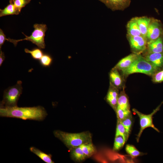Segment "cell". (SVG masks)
<instances>
[{"label": "cell", "mask_w": 163, "mask_h": 163, "mask_svg": "<svg viewBox=\"0 0 163 163\" xmlns=\"http://www.w3.org/2000/svg\"><path fill=\"white\" fill-rule=\"evenodd\" d=\"M131 49L133 53L139 55L146 50L147 41L142 35L132 36L127 35Z\"/></svg>", "instance_id": "7"}, {"label": "cell", "mask_w": 163, "mask_h": 163, "mask_svg": "<svg viewBox=\"0 0 163 163\" xmlns=\"http://www.w3.org/2000/svg\"><path fill=\"white\" fill-rule=\"evenodd\" d=\"M55 136L61 140L69 149L91 142V134L88 132L70 133L59 130L53 132Z\"/></svg>", "instance_id": "2"}, {"label": "cell", "mask_w": 163, "mask_h": 163, "mask_svg": "<svg viewBox=\"0 0 163 163\" xmlns=\"http://www.w3.org/2000/svg\"><path fill=\"white\" fill-rule=\"evenodd\" d=\"M71 150L72 157L76 161L83 160L87 157L80 146L74 148Z\"/></svg>", "instance_id": "20"}, {"label": "cell", "mask_w": 163, "mask_h": 163, "mask_svg": "<svg viewBox=\"0 0 163 163\" xmlns=\"http://www.w3.org/2000/svg\"><path fill=\"white\" fill-rule=\"evenodd\" d=\"M15 6L20 11L21 9L26 5L28 4L31 0H12Z\"/></svg>", "instance_id": "29"}, {"label": "cell", "mask_w": 163, "mask_h": 163, "mask_svg": "<svg viewBox=\"0 0 163 163\" xmlns=\"http://www.w3.org/2000/svg\"><path fill=\"white\" fill-rule=\"evenodd\" d=\"M39 48H35L31 50L25 48L24 51L30 54L32 57L36 60H39L43 54V51Z\"/></svg>", "instance_id": "23"}, {"label": "cell", "mask_w": 163, "mask_h": 163, "mask_svg": "<svg viewBox=\"0 0 163 163\" xmlns=\"http://www.w3.org/2000/svg\"><path fill=\"white\" fill-rule=\"evenodd\" d=\"M5 59V56L4 52L0 50V66H1Z\"/></svg>", "instance_id": "32"}, {"label": "cell", "mask_w": 163, "mask_h": 163, "mask_svg": "<svg viewBox=\"0 0 163 163\" xmlns=\"http://www.w3.org/2000/svg\"><path fill=\"white\" fill-rule=\"evenodd\" d=\"M117 107L124 110L130 111L128 97L124 90L119 95Z\"/></svg>", "instance_id": "17"}, {"label": "cell", "mask_w": 163, "mask_h": 163, "mask_svg": "<svg viewBox=\"0 0 163 163\" xmlns=\"http://www.w3.org/2000/svg\"><path fill=\"white\" fill-rule=\"evenodd\" d=\"M116 112L117 113V120L122 121L131 114V111L123 110L117 107Z\"/></svg>", "instance_id": "27"}, {"label": "cell", "mask_w": 163, "mask_h": 163, "mask_svg": "<svg viewBox=\"0 0 163 163\" xmlns=\"http://www.w3.org/2000/svg\"><path fill=\"white\" fill-rule=\"evenodd\" d=\"M144 57L158 70L163 67V52L147 53Z\"/></svg>", "instance_id": "11"}, {"label": "cell", "mask_w": 163, "mask_h": 163, "mask_svg": "<svg viewBox=\"0 0 163 163\" xmlns=\"http://www.w3.org/2000/svg\"><path fill=\"white\" fill-rule=\"evenodd\" d=\"M22 84L21 81H18L15 85L4 91L3 99L0 102V108L17 106L18 101L22 92Z\"/></svg>", "instance_id": "5"}, {"label": "cell", "mask_w": 163, "mask_h": 163, "mask_svg": "<svg viewBox=\"0 0 163 163\" xmlns=\"http://www.w3.org/2000/svg\"><path fill=\"white\" fill-rule=\"evenodd\" d=\"M125 150L128 154L133 157H137L142 154L134 146L131 145H126Z\"/></svg>", "instance_id": "25"}, {"label": "cell", "mask_w": 163, "mask_h": 163, "mask_svg": "<svg viewBox=\"0 0 163 163\" xmlns=\"http://www.w3.org/2000/svg\"><path fill=\"white\" fill-rule=\"evenodd\" d=\"M132 115L130 114L123 120L121 121L125 128L127 133L129 135L132 125Z\"/></svg>", "instance_id": "28"}, {"label": "cell", "mask_w": 163, "mask_h": 163, "mask_svg": "<svg viewBox=\"0 0 163 163\" xmlns=\"http://www.w3.org/2000/svg\"><path fill=\"white\" fill-rule=\"evenodd\" d=\"M162 33V28L159 21L152 19L146 37L147 42L158 38L161 36Z\"/></svg>", "instance_id": "8"}, {"label": "cell", "mask_w": 163, "mask_h": 163, "mask_svg": "<svg viewBox=\"0 0 163 163\" xmlns=\"http://www.w3.org/2000/svg\"><path fill=\"white\" fill-rule=\"evenodd\" d=\"M134 18L137 23L142 35L146 37L151 18L146 16L136 17Z\"/></svg>", "instance_id": "14"}, {"label": "cell", "mask_w": 163, "mask_h": 163, "mask_svg": "<svg viewBox=\"0 0 163 163\" xmlns=\"http://www.w3.org/2000/svg\"><path fill=\"white\" fill-rule=\"evenodd\" d=\"M104 3L108 8L113 11H123L129 7L131 0H98Z\"/></svg>", "instance_id": "9"}, {"label": "cell", "mask_w": 163, "mask_h": 163, "mask_svg": "<svg viewBox=\"0 0 163 163\" xmlns=\"http://www.w3.org/2000/svg\"><path fill=\"white\" fill-rule=\"evenodd\" d=\"M127 35L132 36L142 35L134 18H132L127 23Z\"/></svg>", "instance_id": "15"}, {"label": "cell", "mask_w": 163, "mask_h": 163, "mask_svg": "<svg viewBox=\"0 0 163 163\" xmlns=\"http://www.w3.org/2000/svg\"><path fill=\"white\" fill-rule=\"evenodd\" d=\"M147 53L163 52V37L162 36L158 38L147 42L146 49Z\"/></svg>", "instance_id": "10"}, {"label": "cell", "mask_w": 163, "mask_h": 163, "mask_svg": "<svg viewBox=\"0 0 163 163\" xmlns=\"http://www.w3.org/2000/svg\"><path fill=\"white\" fill-rule=\"evenodd\" d=\"M9 3L3 9H0V17L10 15H18L21 12L14 5L12 0H10Z\"/></svg>", "instance_id": "16"}, {"label": "cell", "mask_w": 163, "mask_h": 163, "mask_svg": "<svg viewBox=\"0 0 163 163\" xmlns=\"http://www.w3.org/2000/svg\"><path fill=\"white\" fill-rule=\"evenodd\" d=\"M5 35L1 29H0V49L4 43L5 41L6 40Z\"/></svg>", "instance_id": "31"}, {"label": "cell", "mask_w": 163, "mask_h": 163, "mask_svg": "<svg viewBox=\"0 0 163 163\" xmlns=\"http://www.w3.org/2000/svg\"><path fill=\"white\" fill-rule=\"evenodd\" d=\"M152 76V81L154 82L160 83L163 82V69L157 72Z\"/></svg>", "instance_id": "30"}, {"label": "cell", "mask_w": 163, "mask_h": 163, "mask_svg": "<svg viewBox=\"0 0 163 163\" xmlns=\"http://www.w3.org/2000/svg\"><path fill=\"white\" fill-rule=\"evenodd\" d=\"M119 135L122 136L126 141L129 136L121 121L117 120L115 136Z\"/></svg>", "instance_id": "22"}, {"label": "cell", "mask_w": 163, "mask_h": 163, "mask_svg": "<svg viewBox=\"0 0 163 163\" xmlns=\"http://www.w3.org/2000/svg\"><path fill=\"white\" fill-rule=\"evenodd\" d=\"M139 55L132 53L121 59L115 67L122 71L128 68L137 58Z\"/></svg>", "instance_id": "12"}, {"label": "cell", "mask_w": 163, "mask_h": 163, "mask_svg": "<svg viewBox=\"0 0 163 163\" xmlns=\"http://www.w3.org/2000/svg\"><path fill=\"white\" fill-rule=\"evenodd\" d=\"M39 60L40 64L42 66L44 67H48L51 64L53 59L50 55L47 53H45L43 54Z\"/></svg>", "instance_id": "26"}, {"label": "cell", "mask_w": 163, "mask_h": 163, "mask_svg": "<svg viewBox=\"0 0 163 163\" xmlns=\"http://www.w3.org/2000/svg\"><path fill=\"white\" fill-rule=\"evenodd\" d=\"M34 30L31 34L28 36L22 33L25 37L23 39L16 40L9 38H6V40L12 43L16 46L18 42L23 40H28L36 45L41 49H44L45 44L44 41L45 34L47 30L46 25L43 24H35L34 25Z\"/></svg>", "instance_id": "4"}, {"label": "cell", "mask_w": 163, "mask_h": 163, "mask_svg": "<svg viewBox=\"0 0 163 163\" xmlns=\"http://www.w3.org/2000/svg\"><path fill=\"white\" fill-rule=\"evenodd\" d=\"M158 70L147 60L140 54L133 64L128 68L122 71L125 76L136 73L145 74L152 76Z\"/></svg>", "instance_id": "3"}, {"label": "cell", "mask_w": 163, "mask_h": 163, "mask_svg": "<svg viewBox=\"0 0 163 163\" xmlns=\"http://www.w3.org/2000/svg\"><path fill=\"white\" fill-rule=\"evenodd\" d=\"M163 103V101L153 110L152 113L149 114H145L139 112L135 108L133 109L132 110L138 115L140 120V128L136 138L137 142H139V138L143 131L147 127H152L158 133L160 132L159 130L153 124L152 117L159 110L160 107Z\"/></svg>", "instance_id": "6"}, {"label": "cell", "mask_w": 163, "mask_h": 163, "mask_svg": "<svg viewBox=\"0 0 163 163\" xmlns=\"http://www.w3.org/2000/svg\"><path fill=\"white\" fill-rule=\"evenodd\" d=\"M126 141L121 136H115L113 150L114 151L119 150L123 146Z\"/></svg>", "instance_id": "24"}, {"label": "cell", "mask_w": 163, "mask_h": 163, "mask_svg": "<svg viewBox=\"0 0 163 163\" xmlns=\"http://www.w3.org/2000/svg\"><path fill=\"white\" fill-rule=\"evenodd\" d=\"M79 146L87 157L91 156L95 152V148L91 142L82 144Z\"/></svg>", "instance_id": "21"}, {"label": "cell", "mask_w": 163, "mask_h": 163, "mask_svg": "<svg viewBox=\"0 0 163 163\" xmlns=\"http://www.w3.org/2000/svg\"><path fill=\"white\" fill-rule=\"evenodd\" d=\"M117 88L113 85L110 86L106 97L107 101L115 111L117 107V101L119 95Z\"/></svg>", "instance_id": "13"}, {"label": "cell", "mask_w": 163, "mask_h": 163, "mask_svg": "<svg viewBox=\"0 0 163 163\" xmlns=\"http://www.w3.org/2000/svg\"><path fill=\"white\" fill-rule=\"evenodd\" d=\"M47 115L45 109L41 106L31 107H19L17 106L0 108V116L2 117L41 121L43 120Z\"/></svg>", "instance_id": "1"}, {"label": "cell", "mask_w": 163, "mask_h": 163, "mask_svg": "<svg viewBox=\"0 0 163 163\" xmlns=\"http://www.w3.org/2000/svg\"><path fill=\"white\" fill-rule=\"evenodd\" d=\"M110 77L113 85L117 88L121 87L123 83L122 78L118 71V69L115 67L111 70Z\"/></svg>", "instance_id": "18"}, {"label": "cell", "mask_w": 163, "mask_h": 163, "mask_svg": "<svg viewBox=\"0 0 163 163\" xmlns=\"http://www.w3.org/2000/svg\"><path fill=\"white\" fill-rule=\"evenodd\" d=\"M30 150L45 162L46 163H54L52 159V156L50 154H47L34 147H30Z\"/></svg>", "instance_id": "19"}]
</instances>
